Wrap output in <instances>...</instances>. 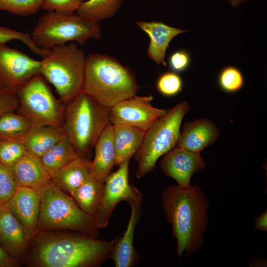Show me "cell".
<instances>
[{"instance_id":"obj_22","label":"cell","mask_w":267,"mask_h":267,"mask_svg":"<svg viewBox=\"0 0 267 267\" xmlns=\"http://www.w3.org/2000/svg\"><path fill=\"white\" fill-rule=\"evenodd\" d=\"M90 175V162L79 156L58 172L51 181L70 195Z\"/></svg>"},{"instance_id":"obj_5","label":"cell","mask_w":267,"mask_h":267,"mask_svg":"<svg viewBox=\"0 0 267 267\" xmlns=\"http://www.w3.org/2000/svg\"><path fill=\"white\" fill-rule=\"evenodd\" d=\"M40 192L38 231L70 230L97 237L98 228L93 217L82 211L70 195L51 180Z\"/></svg>"},{"instance_id":"obj_37","label":"cell","mask_w":267,"mask_h":267,"mask_svg":"<svg viewBox=\"0 0 267 267\" xmlns=\"http://www.w3.org/2000/svg\"><path fill=\"white\" fill-rule=\"evenodd\" d=\"M19 261L7 254L0 245V267H18Z\"/></svg>"},{"instance_id":"obj_23","label":"cell","mask_w":267,"mask_h":267,"mask_svg":"<svg viewBox=\"0 0 267 267\" xmlns=\"http://www.w3.org/2000/svg\"><path fill=\"white\" fill-rule=\"evenodd\" d=\"M138 205H131V214L126 230L121 238H119L112 253L116 267H130L135 261L134 235L138 216Z\"/></svg>"},{"instance_id":"obj_32","label":"cell","mask_w":267,"mask_h":267,"mask_svg":"<svg viewBox=\"0 0 267 267\" xmlns=\"http://www.w3.org/2000/svg\"><path fill=\"white\" fill-rule=\"evenodd\" d=\"M18 186L10 167L0 162V203H7Z\"/></svg>"},{"instance_id":"obj_34","label":"cell","mask_w":267,"mask_h":267,"mask_svg":"<svg viewBox=\"0 0 267 267\" xmlns=\"http://www.w3.org/2000/svg\"><path fill=\"white\" fill-rule=\"evenodd\" d=\"M84 0H43L41 9L66 14H72L77 11Z\"/></svg>"},{"instance_id":"obj_25","label":"cell","mask_w":267,"mask_h":267,"mask_svg":"<svg viewBox=\"0 0 267 267\" xmlns=\"http://www.w3.org/2000/svg\"><path fill=\"white\" fill-rule=\"evenodd\" d=\"M104 183L91 175L70 196L82 211L93 217L101 199Z\"/></svg>"},{"instance_id":"obj_35","label":"cell","mask_w":267,"mask_h":267,"mask_svg":"<svg viewBox=\"0 0 267 267\" xmlns=\"http://www.w3.org/2000/svg\"><path fill=\"white\" fill-rule=\"evenodd\" d=\"M18 105L17 90L0 85V117L6 113L16 111Z\"/></svg>"},{"instance_id":"obj_21","label":"cell","mask_w":267,"mask_h":267,"mask_svg":"<svg viewBox=\"0 0 267 267\" xmlns=\"http://www.w3.org/2000/svg\"><path fill=\"white\" fill-rule=\"evenodd\" d=\"M63 128L51 126H33L25 134L23 143L27 151L42 157L65 135Z\"/></svg>"},{"instance_id":"obj_2","label":"cell","mask_w":267,"mask_h":267,"mask_svg":"<svg viewBox=\"0 0 267 267\" xmlns=\"http://www.w3.org/2000/svg\"><path fill=\"white\" fill-rule=\"evenodd\" d=\"M162 203L176 239L178 255H190L203 244L202 235L207 228L208 200L198 185L186 189L172 185L163 191Z\"/></svg>"},{"instance_id":"obj_33","label":"cell","mask_w":267,"mask_h":267,"mask_svg":"<svg viewBox=\"0 0 267 267\" xmlns=\"http://www.w3.org/2000/svg\"><path fill=\"white\" fill-rule=\"evenodd\" d=\"M182 81L175 72H167L158 79L156 87L162 94L171 96L178 94L182 88Z\"/></svg>"},{"instance_id":"obj_30","label":"cell","mask_w":267,"mask_h":267,"mask_svg":"<svg viewBox=\"0 0 267 267\" xmlns=\"http://www.w3.org/2000/svg\"><path fill=\"white\" fill-rule=\"evenodd\" d=\"M12 40L21 41L34 53L42 56H46L49 50H46L37 46L32 40L31 36L25 33L10 28L0 26V43L5 44Z\"/></svg>"},{"instance_id":"obj_19","label":"cell","mask_w":267,"mask_h":267,"mask_svg":"<svg viewBox=\"0 0 267 267\" xmlns=\"http://www.w3.org/2000/svg\"><path fill=\"white\" fill-rule=\"evenodd\" d=\"M94 148V159L90 162V173L92 177L104 183L116 165L112 124L109 125L104 130Z\"/></svg>"},{"instance_id":"obj_24","label":"cell","mask_w":267,"mask_h":267,"mask_svg":"<svg viewBox=\"0 0 267 267\" xmlns=\"http://www.w3.org/2000/svg\"><path fill=\"white\" fill-rule=\"evenodd\" d=\"M79 155L66 134L41 158L47 173L52 178Z\"/></svg>"},{"instance_id":"obj_20","label":"cell","mask_w":267,"mask_h":267,"mask_svg":"<svg viewBox=\"0 0 267 267\" xmlns=\"http://www.w3.org/2000/svg\"><path fill=\"white\" fill-rule=\"evenodd\" d=\"M115 165L130 159L140 147L145 132L134 127L113 124Z\"/></svg>"},{"instance_id":"obj_15","label":"cell","mask_w":267,"mask_h":267,"mask_svg":"<svg viewBox=\"0 0 267 267\" xmlns=\"http://www.w3.org/2000/svg\"><path fill=\"white\" fill-rule=\"evenodd\" d=\"M7 205L12 214L34 239L38 232L41 207L40 191L18 186Z\"/></svg>"},{"instance_id":"obj_17","label":"cell","mask_w":267,"mask_h":267,"mask_svg":"<svg viewBox=\"0 0 267 267\" xmlns=\"http://www.w3.org/2000/svg\"><path fill=\"white\" fill-rule=\"evenodd\" d=\"M137 26L149 37L150 42L147 48L149 58L157 65H167L165 54L171 41L179 34L188 31L175 28L159 21H136Z\"/></svg>"},{"instance_id":"obj_12","label":"cell","mask_w":267,"mask_h":267,"mask_svg":"<svg viewBox=\"0 0 267 267\" xmlns=\"http://www.w3.org/2000/svg\"><path fill=\"white\" fill-rule=\"evenodd\" d=\"M41 61L0 43V85L16 90L40 74Z\"/></svg>"},{"instance_id":"obj_3","label":"cell","mask_w":267,"mask_h":267,"mask_svg":"<svg viewBox=\"0 0 267 267\" xmlns=\"http://www.w3.org/2000/svg\"><path fill=\"white\" fill-rule=\"evenodd\" d=\"M138 89L134 74L115 58L98 53L86 57L83 91L102 105L110 108Z\"/></svg>"},{"instance_id":"obj_36","label":"cell","mask_w":267,"mask_h":267,"mask_svg":"<svg viewBox=\"0 0 267 267\" xmlns=\"http://www.w3.org/2000/svg\"><path fill=\"white\" fill-rule=\"evenodd\" d=\"M190 62L189 53L185 50L179 49L173 52L169 59L170 68L175 72L180 73L185 71Z\"/></svg>"},{"instance_id":"obj_18","label":"cell","mask_w":267,"mask_h":267,"mask_svg":"<svg viewBox=\"0 0 267 267\" xmlns=\"http://www.w3.org/2000/svg\"><path fill=\"white\" fill-rule=\"evenodd\" d=\"M10 167L18 186L40 191L52 179L46 171L41 158L27 150Z\"/></svg>"},{"instance_id":"obj_6","label":"cell","mask_w":267,"mask_h":267,"mask_svg":"<svg viewBox=\"0 0 267 267\" xmlns=\"http://www.w3.org/2000/svg\"><path fill=\"white\" fill-rule=\"evenodd\" d=\"M43 58L40 74L54 86L63 103L83 91L86 57L75 43L55 46Z\"/></svg>"},{"instance_id":"obj_26","label":"cell","mask_w":267,"mask_h":267,"mask_svg":"<svg viewBox=\"0 0 267 267\" xmlns=\"http://www.w3.org/2000/svg\"><path fill=\"white\" fill-rule=\"evenodd\" d=\"M33 126L24 116L14 112H9L0 117V139L22 141Z\"/></svg>"},{"instance_id":"obj_28","label":"cell","mask_w":267,"mask_h":267,"mask_svg":"<svg viewBox=\"0 0 267 267\" xmlns=\"http://www.w3.org/2000/svg\"><path fill=\"white\" fill-rule=\"evenodd\" d=\"M43 0H0V10L28 17L42 8Z\"/></svg>"},{"instance_id":"obj_31","label":"cell","mask_w":267,"mask_h":267,"mask_svg":"<svg viewBox=\"0 0 267 267\" xmlns=\"http://www.w3.org/2000/svg\"><path fill=\"white\" fill-rule=\"evenodd\" d=\"M26 151L22 141L0 139V162L4 165L11 166Z\"/></svg>"},{"instance_id":"obj_4","label":"cell","mask_w":267,"mask_h":267,"mask_svg":"<svg viewBox=\"0 0 267 267\" xmlns=\"http://www.w3.org/2000/svg\"><path fill=\"white\" fill-rule=\"evenodd\" d=\"M110 124L109 108L84 91L65 104L62 128L81 157L86 158Z\"/></svg>"},{"instance_id":"obj_13","label":"cell","mask_w":267,"mask_h":267,"mask_svg":"<svg viewBox=\"0 0 267 267\" xmlns=\"http://www.w3.org/2000/svg\"><path fill=\"white\" fill-rule=\"evenodd\" d=\"M160 166L163 173L174 179L179 187L186 189L191 185L192 176L204 168L205 162L199 153L177 146L163 155Z\"/></svg>"},{"instance_id":"obj_29","label":"cell","mask_w":267,"mask_h":267,"mask_svg":"<svg viewBox=\"0 0 267 267\" xmlns=\"http://www.w3.org/2000/svg\"><path fill=\"white\" fill-rule=\"evenodd\" d=\"M219 85L227 92L233 93L239 90L243 86L242 74L237 68L227 66L222 70L218 76Z\"/></svg>"},{"instance_id":"obj_9","label":"cell","mask_w":267,"mask_h":267,"mask_svg":"<svg viewBox=\"0 0 267 267\" xmlns=\"http://www.w3.org/2000/svg\"><path fill=\"white\" fill-rule=\"evenodd\" d=\"M16 112L33 126L63 127L65 104L53 94L45 79L37 74L17 89Z\"/></svg>"},{"instance_id":"obj_1","label":"cell","mask_w":267,"mask_h":267,"mask_svg":"<svg viewBox=\"0 0 267 267\" xmlns=\"http://www.w3.org/2000/svg\"><path fill=\"white\" fill-rule=\"evenodd\" d=\"M120 236L109 241L61 231H39L32 241L31 259L41 267H88L111 257Z\"/></svg>"},{"instance_id":"obj_16","label":"cell","mask_w":267,"mask_h":267,"mask_svg":"<svg viewBox=\"0 0 267 267\" xmlns=\"http://www.w3.org/2000/svg\"><path fill=\"white\" fill-rule=\"evenodd\" d=\"M220 131L215 124L206 119H199L185 123L182 128L178 146L200 153L217 140Z\"/></svg>"},{"instance_id":"obj_39","label":"cell","mask_w":267,"mask_h":267,"mask_svg":"<svg viewBox=\"0 0 267 267\" xmlns=\"http://www.w3.org/2000/svg\"><path fill=\"white\" fill-rule=\"evenodd\" d=\"M229 4L232 7H235L239 6L243 2L250 0H228Z\"/></svg>"},{"instance_id":"obj_7","label":"cell","mask_w":267,"mask_h":267,"mask_svg":"<svg viewBox=\"0 0 267 267\" xmlns=\"http://www.w3.org/2000/svg\"><path fill=\"white\" fill-rule=\"evenodd\" d=\"M31 36L37 46L49 50L68 42L83 44L90 39H99L101 31L99 23L89 18L48 11L40 17Z\"/></svg>"},{"instance_id":"obj_27","label":"cell","mask_w":267,"mask_h":267,"mask_svg":"<svg viewBox=\"0 0 267 267\" xmlns=\"http://www.w3.org/2000/svg\"><path fill=\"white\" fill-rule=\"evenodd\" d=\"M122 1L123 0H88L84 1L76 12L80 16L99 23L112 17Z\"/></svg>"},{"instance_id":"obj_8","label":"cell","mask_w":267,"mask_h":267,"mask_svg":"<svg viewBox=\"0 0 267 267\" xmlns=\"http://www.w3.org/2000/svg\"><path fill=\"white\" fill-rule=\"evenodd\" d=\"M189 109L187 102L178 103L145 132L142 144L135 154L138 162L136 178H142L151 172L160 157L176 147L181 122Z\"/></svg>"},{"instance_id":"obj_14","label":"cell","mask_w":267,"mask_h":267,"mask_svg":"<svg viewBox=\"0 0 267 267\" xmlns=\"http://www.w3.org/2000/svg\"><path fill=\"white\" fill-rule=\"evenodd\" d=\"M33 239L14 216L6 204L0 203V245L12 258L19 260Z\"/></svg>"},{"instance_id":"obj_38","label":"cell","mask_w":267,"mask_h":267,"mask_svg":"<svg viewBox=\"0 0 267 267\" xmlns=\"http://www.w3.org/2000/svg\"><path fill=\"white\" fill-rule=\"evenodd\" d=\"M267 214L266 211L257 218L255 221V228L262 231H267Z\"/></svg>"},{"instance_id":"obj_11","label":"cell","mask_w":267,"mask_h":267,"mask_svg":"<svg viewBox=\"0 0 267 267\" xmlns=\"http://www.w3.org/2000/svg\"><path fill=\"white\" fill-rule=\"evenodd\" d=\"M153 96H134L123 100L110 108L111 124L134 127L146 132L168 110L152 106Z\"/></svg>"},{"instance_id":"obj_10","label":"cell","mask_w":267,"mask_h":267,"mask_svg":"<svg viewBox=\"0 0 267 267\" xmlns=\"http://www.w3.org/2000/svg\"><path fill=\"white\" fill-rule=\"evenodd\" d=\"M130 160L121 163L118 169L111 173L104 183L101 199L93 215L98 228L107 226L111 215L120 202L126 201L130 206L140 204L141 193L129 182Z\"/></svg>"}]
</instances>
